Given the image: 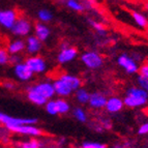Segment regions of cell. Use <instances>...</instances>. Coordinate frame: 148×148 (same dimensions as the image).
<instances>
[{
  "label": "cell",
  "instance_id": "1",
  "mask_svg": "<svg viewBox=\"0 0 148 148\" xmlns=\"http://www.w3.org/2000/svg\"><path fill=\"white\" fill-rule=\"evenodd\" d=\"M148 101V92L140 87H131L126 92L123 104L127 108H138L144 106Z\"/></svg>",
  "mask_w": 148,
  "mask_h": 148
},
{
  "label": "cell",
  "instance_id": "2",
  "mask_svg": "<svg viewBox=\"0 0 148 148\" xmlns=\"http://www.w3.org/2000/svg\"><path fill=\"white\" fill-rule=\"evenodd\" d=\"M81 60H82V62L84 63L85 66L91 69H99V67L103 65V63H104L103 57L97 52H94V51L85 52L84 54L81 56Z\"/></svg>",
  "mask_w": 148,
  "mask_h": 148
},
{
  "label": "cell",
  "instance_id": "3",
  "mask_svg": "<svg viewBox=\"0 0 148 148\" xmlns=\"http://www.w3.org/2000/svg\"><path fill=\"white\" fill-rule=\"evenodd\" d=\"M37 122L36 118H19V117H12L6 114L0 112V123L5 125V127L16 125H24V124H34Z\"/></svg>",
  "mask_w": 148,
  "mask_h": 148
},
{
  "label": "cell",
  "instance_id": "4",
  "mask_svg": "<svg viewBox=\"0 0 148 148\" xmlns=\"http://www.w3.org/2000/svg\"><path fill=\"white\" fill-rule=\"evenodd\" d=\"M117 63H118L119 66L122 67L130 75L136 74L137 72H139V66L137 61L126 54H121L117 58Z\"/></svg>",
  "mask_w": 148,
  "mask_h": 148
},
{
  "label": "cell",
  "instance_id": "5",
  "mask_svg": "<svg viewBox=\"0 0 148 148\" xmlns=\"http://www.w3.org/2000/svg\"><path fill=\"white\" fill-rule=\"evenodd\" d=\"M31 23L29 20H27L26 18L21 17L18 18L17 22L15 23L14 27L12 28V32L15 35L18 36H25V35H28L29 32L31 31Z\"/></svg>",
  "mask_w": 148,
  "mask_h": 148
},
{
  "label": "cell",
  "instance_id": "6",
  "mask_svg": "<svg viewBox=\"0 0 148 148\" xmlns=\"http://www.w3.org/2000/svg\"><path fill=\"white\" fill-rule=\"evenodd\" d=\"M25 64L28 66V69L32 72V74H40L44 73L47 69V64L44 58L40 56H32L26 59Z\"/></svg>",
  "mask_w": 148,
  "mask_h": 148
},
{
  "label": "cell",
  "instance_id": "7",
  "mask_svg": "<svg viewBox=\"0 0 148 148\" xmlns=\"http://www.w3.org/2000/svg\"><path fill=\"white\" fill-rule=\"evenodd\" d=\"M8 131L12 133L21 134V135H27V136H40L42 134V131L40 128L36 127L31 124H24V125H16V126H8L6 127Z\"/></svg>",
  "mask_w": 148,
  "mask_h": 148
},
{
  "label": "cell",
  "instance_id": "8",
  "mask_svg": "<svg viewBox=\"0 0 148 148\" xmlns=\"http://www.w3.org/2000/svg\"><path fill=\"white\" fill-rule=\"evenodd\" d=\"M18 20V14L14 10H5L0 12V25L6 29H12Z\"/></svg>",
  "mask_w": 148,
  "mask_h": 148
},
{
  "label": "cell",
  "instance_id": "9",
  "mask_svg": "<svg viewBox=\"0 0 148 148\" xmlns=\"http://www.w3.org/2000/svg\"><path fill=\"white\" fill-rule=\"evenodd\" d=\"M32 87L35 89V91H37L40 95L44 96L45 99H48V101H50V99H52L55 94L54 86L50 82H42V83H38V84Z\"/></svg>",
  "mask_w": 148,
  "mask_h": 148
},
{
  "label": "cell",
  "instance_id": "10",
  "mask_svg": "<svg viewBox=\"0 0 148 148\" xmlns=\"http://www.w3.org/2000/svg\"><path fill=\"white\" fill-rule=\"evenodd\" d=\"M107 101L108 99H107L105 94L101 93V92H93L90 94L88 104L93 109H103L106 107Z\"/></svg>",
  "mask_w": 148,
  "mask_h": 148
},
{
  "label": "cell",
  "instance_id": "11",
  "mask_svg": "<svg viewBox=\"0 0 148 148\" xmlns=\"http://www.w3.org/2000/svg\"><path fill=\"white\" fill-rule=\"evenodd\" d=\"M14 72L18 79H20L21 81H28L32 78V72L28 69V66L25 64V62H21V63L17 64L14 67Z\"/></svg>",
  "mask_w": 148,
  "mask_h": 148
},
{
  "label": "cell",
  "instance_id": "12",
  "mask_svg": "<svg viewBox=\"0 0 148 148\" xmlns=\"http://www.w3.org/2000/svg\"><path fill=\"white\" fill-rule=\"evenodd\" d=\"M59 80H61L63 83L67 85L69 88L72 89L73 91H77L78 89L81 88L82 85V81L80 78L76 76H72V75H67V74H63L58 78Z\"/></svg>",
  "mask_w": 148,
  "mask_h": 148
},
{
  "label": "cell",
  "instance_id": "13",
  "mask_svg": "<svg viewBox=\"0 0 148 148\" xmlns=\"http://www.w3.org/2000/svg\"><path fill=\"white\" fill-rule=\"evenodd\" d=\"M124 104L123 101L117 96H112L107 101V104L105 109L107 110V112L109 113H117V112L121 111L123 108Z\"/></svg>",
  "mask_w": 148,
  "mask_h": 148
},
{
  "label": "cell",
  "instance_id": "14",
  "mask_svg": "<svg viewBox=\"0 0 148 148\" xmlns=\"http://www.w3.org/2000/svg\"><path fill=\"white\" fill-rule=\"evenodd\" d=\"M78 55V51L75 47H69L67 49L61 50L60 53L58 54V57L57 59L60 63H66V62H69L74 60L75 58Z\"/></svg>",
  "mask_w": 148,
  "mask_h": 148
},
{
  "label": "cell",
  "instance_id": "15",
  "mask_svg": "<svg viewBox=\"0 0 148 148\" xmlns=\"http://www.w3.org/2000/svg\"><path fill=\"white\" fill-rule=\"evenodd\" d=\"M27 99L36 106H44L49 101L48 99H45L44 96L40 95L37 91H35V89L32 86L27 89Z\"/></svg>",
  "mask_w": 148,
  "mask_h": 148
},
{
  "label": "cell",
  "instance_id": "16",
  "mask_svg": "<svg viewBox=\"0 0 148 148\" xmlns=\"http://www.w3.org/2000/svg\"><path fill=\"white\" fill-rule=\"evenodd\" d=\"M42 48V42L35 35L29 36L26 40V50L29 54H36Z\"/></svg>",
  "mask_w": 148,
  "mask_h": 148
},
{
  "label": "cell",
  "instance_id": "17",
  "mask_svg": "<svg viewBox=\"0 0 148 148\" xmlns=\"http://www.w3.org/2000/svg\"><path fill=\"white\" fill-rule=\"evenodd\" d=\"M53 86H54L55 94H58L59 96H69V95H71L73 92L72 89L59 79H57L56 81L53 83Z\"/></svg>",
  "mask_w": 148,
  "mask_h": 148
},
{
  "label": "cell",
  "instance_id": "18",
  "mask_svg": "<svg viewBox=\"0 0 148 148\" xmlns=\"http://www.w3.org/2000/svg\"><path fill=\"white\" fill-rule=\"evenodd\" d=\"M34 31H35V36H36L40 42L47 40V38L50 36V29L46 25L42 24V23H36V24H35Z\"/></svg>",
  "mask_w": 148,
  "mask_h": 148
},
{
  "label": "cell",
  "instance_id": "19",
  "mask_svg": "<svg viewBox=\"0 0 148 148\" xmlns=\"http://www.w3.org/2000/svg\"><path fill=\"white\" fill-rule=\"evenodd\" d=\"M25 48H26V45H25V42L23 40H16L8 45V52L10 53L12 55H18L20 52H22Z\"/></svg>",
  "mask_w": 148,
  "mask_h": 148
},
{
  "label": "cell",
  "instance_id": "20",
  "mask_svg": "<svg viewBox=\"0 0 148 148\" xmlns=\"http://www.w3.org/2000/svg\"><path fill=\"white\" fill-rule=\"evenodd\" d=\"M76 99L80 104H86L89 101V99H90V93L85 89L80 88L76 91Z\"/></svg>",
  "mask_w": 148,
  "mask_h": 148
},
{
  "label": "cell",
  "instance_id": "21",
  "mask_svg": "<svg viewBox=\"0 0 148 148\" xmlns=\"http://www.w3.org/2000/svg\"><path fill=\"white\" fill-rule=\"evenodd\" d=\"M132 16H133L135 22H136L137 24L140 26V27H143L144 28V27H147V26H148L147 19H146V18L144 17L143 15H141V14H139V12H133Z\"/></svg>",
  "mask_w": 148,
  "mask_h": 148
},
{
  "label": "cell",
  "instance_id": "22",
  "mask_svg": "<svg viewBox=\"0 0 148 148\" xmlns=\"http://www.w3.org/2000/svg\"><path fill=\"white\" fill-rule=\"evenodd\" d=\"M57 108H58V114H65L69 111V104L66 101L59 99L56 101Z\"/></svg>",
  "mask_w": 148,
  "mask_h": 148
},
{
  "label": "cell",
  "instance_id": "23",
  "mask_svg": "<svg viewBox=\"0 0 148 148\" xmlns=\"http://www.w3.org/2000/svg\"><path fill=\"white\" fill-rule=\"evenodd\" d=\"M73 114H74L75 118L77 119L80 122H86L87 120V115L85 113V111L81 108H75L74 111H73Z\"/></svg>",
  "mask_w": 148,
  "mask_h": 148
},
{
  "label": "cell",
  "instance_id": "24",
  "mask_svg": "<svg viewBox=\"0 0 148 148\" xmlns=\"http://www.w3.org/2000/svg\"><path fill=\"white\" fill-rule=\"evenodd\" d=\"M66 6L69 8H71V10H76V12H82V10H84V8H85L83 3H80V2H78V1H75V0H67Z\"/></svg>",
  "mask_w": 148,
  "mask_h": 148
},
{
  "label": "cell",
  "instance_id": "25",
  "mask_svg": "<svg viewBox=\"0 0 148 148\" xmlns=\"http://www.w3.org/2000/svg\"><path fill=\"white\" fill-rule=\"evenodd\" d=\"M46 110H47V112L50 115H53V116L57 115L58 114V108H57L56 101H51L50 99L47 104H46Z\"/></svg>",
  "mask_w": 148,
  "mask_h": 148
},
{
  "label": "cell",
  "instance_id": "26",
  "mask_svg": "<svg viewBox=\"0 0 148 148\" xmlns=\"http://www.w3.org/2000/svg\"><path fill=\"white\" fill-rule=\"evenodd\" d=\"M19 148H40V144L37 140L32 139V140L20 143L19 144Z\"/></svg>",
  "mask_w": 148,
  "mask_h": 148
},
{
  "label": "cell",
  "instance_id": "27",
  "mask_svg": "<svg viewBox=\"0 0 148 148\" xmlns=\"http://www.w3.org/2000/svg\"><path fill=\"white\" fill-rule=\"evenodd\" d=\"M38 18L42 22H49L52 20V14L48 10H40L38 12Z\"/></svg>",
  "mask_w": 148,
  "mask_h": 148
},
{
  "label": "cell",
  "instance_id": "28",
  "mask_svg": "<svg viewBox=\"0 0 148 148\" xmlns=\"http://www.w3.org/2000/svg\"><path fill=\"white\" fill-rule=\"evenodd\" d=\"M10 57L8 56V50L0 48V65H5L10 62Z\"/></svg>",
  "mask_w": 148,
  "mask_h": 148
},
{
  "label": "cell",
  "instance_id": "29",
  "mask_svg": "<svg viewBox=\"0 0 148 148\" xmlns=\"http://www.w3.org/2000/svg\"><path fill=\"white\" fill-rule=\"evenodd\" d=\"M137 81H138V85L141 89L145 90L146 92H148V79H146L145 77L139 75L138 78H137Z\"/></svg>",
  "mask_w": 148,
  "mask_h": 148
},
{
  "label": "cell",
  "instance_id": "30",
  "mask_svg": "<svg viewBox=\"0 0 148 148\" xmlns=\"http://www.w3.org/2000/svg\"><path fill=\"white\" fill-rule=\"evenodd\" d=\"M82 148H107V145L104 143L97 142H84L81 146Z\"/></svg>",
  "mask_w": 148,
  "mask_h": 148
},
{
  "label": "cell",
  "instance_id": "31",
  "mask_svg": "<svg viewBox=\"0 0 148 148\" xmlns=\"http://www.w3.org/2000/svg\"><path fill=\"white\" fill-rule=\"evenodd\" d=\"M88 22H89V24L91 25L92 27H93L94 29L96 30V31L99 32V33L105 34V31H106V29H105L104 25L101 24V23L95 22V21H93V20H88Z\"/></svg>",
  "mask_w": 148,
  "mask_h": 148
},
{
  "label": "cell",
  "instance_id": "32",
  "mask_svg": "<svg viewBox=\"0 0 148 148\" xmlns=\"http://www.w3.org/2000/svg\"><path fill=\"white\" fill-rule=\"evenodd\" d=\"M139 75L145 77L146 79H148V61L144 62L143 64H141V66L139 67Z\"/></svg>",
  "mask_w": 148,
  "mask_h": 148
},
{
  "label": "cell",
  "instance_id": "33",
  "mask_svg": "<svg viewBox=\"0 0 148 148\" xmlns=\"http://www.w3.org/2000/svg\"><path fill=\"white\" fill-rule=\"evenodd\" d=\"M140 135H147L148 134V122L146 123H143L142 125L139 127V132H138Z\"/></svg>",
  "mask_w": 148,
  "mask_h": 148
},
{
  "label": "cell",
  "instance_id": "34",
  "mask_svg": "<svg viewBox=\"0 0 148 148\" xmlns=\"http://www.w3.org/2000/svg\"><path fill=\"white\" fill-rule=\"evenodd\" d=\"M10 62L12 64H15V65H17V64L21 63V58L20 56H18V55H12V56L10 57Z\"/></svg>",
  "mask_w": 148,
  "mask_h": 148
},
{
  "label": "cell",
  "instance_id": "35",
  "mask_svg": "<svg viewBox=\"0 0 148 148\" xmlns=\"http://www.w3.org/2000/svg\"><path fill=\"white\" fill-rule=\"evenodd\" d=\"M3 87H4L5 89H8V90H12V89H15V84H14L12 82L6 81L3 83Z\"/></svg>",
  "mask_w": 148,
  "mask_h": 148
},
{
  "label": "cell",
  "instance_id": "36",
  "mask_svg": "<svg viewBox=\"0 0 148 148\" xmlns=\"http://www.w3.org/2000/svg\"><path fill=\"white\" fill-rule=\"evenodd\" d=\"M115 148H125L124 145H115Z\"/></svg>",
  "mask_w": 148,
  "mask_h": 148
},
{
  "label": "cell",
  "instance_id": "37",
  "mask_svg": "<svg viewBox=\"0 0 148 148\" xmlns=\"http://www.w3.org/2000/svg\"><path fill=\"white\" fill-rule=\"evenodd\" d=\"M0 12H1V10H0Z\"/></svg>",
  "mask_w": 148,
  "mask_h": 148
}]
</instances>
